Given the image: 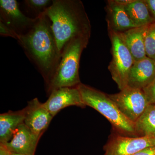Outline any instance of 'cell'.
<instances>
[{
    "label": "cell",
    "mask_w": 155,
    "mask_h": 155,
    "mask_svg": "<svg viewBox=\"0 0 155 155\" xmlns=\"http://www.w3.org/2000/svg\"><path fill=\"white\" fill-rule=\"evenodd\" d=\"M147 26L136 27L119 33L135 61L146 58L145 35Z\"/></svg>",
    "instance_id": "14"
},
{
    "label": "cell",
    "mask_w": 155,
    "mask_h": 155,
    "mask_svg": "<svg viewBox=\"0 0 155 155\" xmlns=\"http://www.w3.org/2000/svg\"><path fill=\"white\" fill-rule=\"evenodd\" d=\"M90 36L76 37L67 44L55 74L46 90L48 94L56 89L77 87L81 83L79 75L80 58L84 49L88 45Z\"/></svg>",
    "instance_id": "4"
},
{
    "label": "cell",
    "mask_w": 155,
    "mask_h": 155,
    "mask_svg": "<svg viewBox=\"0 0 155 155\" xmlns=\"http://www.w3.org/2000/svg\"><path fill=\"white\" fill-rule=\"evenodd\" d=\"M0 155H11V152L5 145L2 143H0Z\"/></svg>",
    "instance_id": "24"
},
{
    "label": "cell",
    "mask_w": 155,
    "mask_h": 155,
    "mask_svg": "<svg viewBox=\"0 0 155 155\" xmlns=\"http://www.w3.org/2000/svg\"><path fill=\"white\" fill-rule=\"evenodd\" d=\"M155 78V61L146 57L135 61L130 69L127 86L143 90Z\"/></svg>",
    "instance_id": "12"
},
{
    "label": "cell",
    "mask_w": 155,
    "mask_h": 155,
    "mask_svg": "<svg viewBox=\"0 0 155 155\" xmlns=\"http://www.w3.org/2000/svg\"><path fill=\"white\" fill-rule=\"evenodd\" d=\"M155 146V137H132L116 134L105 146V155H134L142 150Z\"/></svg>",
    "instance_id": "8"
},
{
    "label": "cell",
    "mask_w": 155,
    "mask_h": 155,
    "mask_svg": "<svg viewBox=\"0 0 155 155\" xmlns=\"http://www.w3.org/2000/svg\"><path fill=\"white\" fill-rule=\"evenodd\" d=\"M77 87L84 105L93 108L107 118L119 134L137 136L135 124L121 113L109 95L83 83Z\"/></svg>",
    "instance_id": "3"
},
{
    "label": "cell",
    "mask_w": 155,
    "mask_h": 155,
    "mask_svg": "<svg viewBox=\"0 0 155 155\" xmlns=\"http://www.w3.org/2000/svg\"><path fill=\"white\" fill-rule=\"evenodd\" d=\"M108 30L120 33L137 27L125 11L124 6L116 0L108 1L106 7Z\"/></svg>",
    "instance_id": "13"
},
{
    "label": "cell",
    "mask_w": 155,
    "mask_h": 155,
    "mask_svg": "<svg viewBox=\"0 0 155 155\" xmlns=\"http://www.w3.org/2000/svg\"><path fill=\"white\" fill-rule=\"evenodd\" d=\"M62 56L67 44L77 36L91 35V25L83 3L79 0H54L45 13Z\"/></svg>",
    "instance_id": "2"
},
{
    "label": "cell",
    "mask_w": 155,
    "mask_h": 155,
    "mask_svg": "<svg viewBox=\"0 0 155 155\" xmlns=\"http://www.w3.org/2000/svg\"><path fill=\"white\" fill-rule=\"evenodd\" d=\"M124 8L130 19L137 27L147 26L155 22L145 0H133Z\"/></svg>",
    "instance_id": "16"
},
{
    "label": "cell",
    "mask_w": 155,
    "mask_h": 155,
    "mask_svg": "<svg viewBox=\"0 0 155 155\" xmlns=\"http://www.w3.org/2000/svg\"><path fill=\"white\" fill-rule=\"evenodd\" d=\"M109 96L123 115L135 123L149 104L143 90L127 86Z\"/></svg>",
    "instance_id": "6"
},
{
    "label": "cell",
    "mask_w": 155,
    "mask_h": 155,
    "mask_svg": "<svg viewBox=\"0 0 155 155\" xmlns=\"http://www.w3.org/2000/svg\"><path fill=\"white\" fill-rule=\"evenodd\" d=\"M11 155H23L22 154H20L16 153H11Z\"/></svg>",
    "instance_id": "25"
},
{
    "label": "cell",
    "mask_w": 155,
    "mask_h": 155,
    "mask_svg": "<svg viewBox=\"0 0 155 155\" xmlns=\"http://www.w3.org/2000/svg\"><path fill=\"white\" fill-rule=\"evenodd\" d=\"M36 18L25 16L21 11L16 0L0 1V22L19 35L27 33L33 27Z\"/></svg>",
    "instance_id": "7"
},
{
    "label": "cell",
    "mask_w": 155,
    "mask_h": 155,
    "mask_svg": "<svg viewBox=\"0 0 155 155\" xmlns=\"http://www.w3.org/2000/svg\"><path fill=\"white\" fill-rule=\"evenodd\" d=\"M25 6L31 12L36 14V17L44 14L51 5L53 1L51 0H25Z\"/></svg>",
    "instance_id": "19"
},
{
    "label": "cell",
    "mask_w": 155,
    "mask_h": 155,
    "mask_svg": "<svg viewBox=\"0 0 155 155\" xmlns=\"http://www.w3.org/2000/svg\"><path fill=\"white\" fill-rule=\"evenodd\" d=\"M112 59L108 69L120 91L127 86L128 75L135 62L133 56L118 32L109 31Z\"/></svg>",
    "instance_id": "5"
},
{
    "label": "cell",
    "mask_w": 155,
    "mask_h": 155,
    "mask_svg": "<svg viewBox=\"0 0 155 155\" xmlns=\"http://www.w3.org/2000/svg\"><path fill=\"white\" fill-rule=\"evenodd\" d=\"M43 104L54 117L67 107L77 106L84 108L86 107L77 87H62L54 90L50 93L47 101Z\"/></svg>",
    "instance_id": "9"
},
{
    "label": "cell",
    "mask_w": 155,
    "mask_h": 155,
    "mask_svg": "<svg viewBox=\"0 0 155 155\" xmlns=\"http://www.w3.org/2000/svg\"><path fill=\"white\" fill-rule=\"evenodd\" d=\"M40 137L23 123L17 128L11 140L4 144L10 152L35 155Z\"/></svg>",
    "instance_id": "11"
},
{
    "label": "cell",
    "mask_w": 155,
    "mask_h": 155,
    "mask_svg": "<svg viewBox=\"0 0 155 155\" xmlns=\"http://www.w3.org/2000/svg\"><path fill=\"white\" fill-rule=\"evenodd\" d=\"M0 35L1 36L10 37L17 40L18 35L8 27L0 22Z\"/></svg>",
    "instance_id": "21"
},
{
    "label": "cell",
    "mask_w": 155,
    "mask_h": 155,
    "mask_svg": "<svg viewBox=\"0 0 155 155\" xmlns=\"http://www.w3.org/2000/svg\"><path fill=\"white\" fill-rule=\"evenodd\" d=\"M134 155H155V146L147 148Z\"/></svg>",
    "instance_id": "23"
},
{
    "label": "cell",
    "mask_w": 155,
    "mask_h": 155,
    "mask_svg": "<svg viewBox=\"0 0 155 155\" xmlns=\"http://www.w3.org/2000/svg\"><path fill=\"white\" fill-rule=\"evenodd\" d=\"M134 124L137 136L155 137V104H149Z\"/></svg>",
    "instance_id": "17"
},
{
    "label": "cell",
    "mask_w": 155,
    "mask_h": 155,
    "mask_svg": "<svg viewBox=\"0 0 155 155\" xmlns=\"http://www.w3.org/2000/svg\"><path fill=\"white\" fill-rule=\"evenodd\" d=\"M151 15L155 21V0H145Z\"/></svg>",
    "instance_id": "22"
},
{
    "label": "cell",
    "mask_w": 155,
    "mask_h": 155,
    "mask_svg": "<svg viewBox=\"0 0 155 155\" xmlns=\"http://www.w3.org/2000/svg\"><path fill=\"white\" fill-rule=\"evenodd\" d=\"M17 40L41 74L47 89L61 58L47 16L44 13L37 17L33 27L27 33L18 36Z\"/></svg>",
    "instance_id": "1"
},
{
    "label": "cell",
    "mask_w": 155,
    "mask_h": 155,
    "mask_svg": "<svg viewBox=\"0 0 155 155\" xmlns=\"http://www.w3.org/2000/svg\"><path fill=\"white\" fill-rule=\"evenodd\" d=\"M25 109L24 123L33 132L41 137L54 116L37 98L28 102Z\"/></svg>",
    "instance_id": "10"
},
{
    "label": "cell",
    "mask_w": 155,
    "mask_h": 155,
    "mask_svg": "<svg viewBox=\"0 0 155 155\" xmlns=\"http://www.w3.org/2000/svg\"><path fill=\"white\" fill-rule=\"evenodd\" d=\"M149 104H155V78L152 82L143 89Z\"/></svg>",
    "instance_id": "20"
},
{
    "label": "cell",
    "mask_w": 155,
    "mask_h": 155,
    "mask_svg": "<svg viewBox=\"0 0 155 155\" xmlns=\"http://www.w3.org/2000/svg\"><path fill=\"white\" fill-rule=\"evenodd\" d=\"M25 109L9 111L0 115V143L6 144L11 140L18 127L24 123Z\"/></svg>",
    "instance_id": "15"
},
{
    "label": "cell",
    "mask_w": 155,
    "mask_h": 155,
    "mask_svg": "<svg viewBox=\"0 0 155 155\" xmlns=\"http://www.w3.org/2000/svg\"><path fill=\"white\" fill-rule=\"evenodd\" d=\"M145 46L147 57L155 61V22L147 26Z\"/></svg>",
    "instance_id": "18"
}]
</instances>
